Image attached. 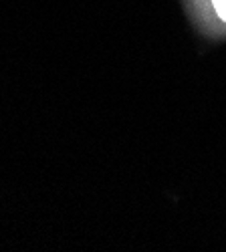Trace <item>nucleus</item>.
Listing matches in <instances>:
<instances>
[{
	"label": "nucleus",
	"instance_id": "nucleus-1",
	"mask_svg": "<svg viewBox=\"0 0 226 252\" xmlns=\"http://www.w3.org/2000/svg\"><path fill=\"white\" fill-rule=\"evenodd\" d=\"M190 27L208 43H226V0H180Z\"/></svg>",
	"mask_w": 226,
	"mask_h": 252
}]
</instances>
